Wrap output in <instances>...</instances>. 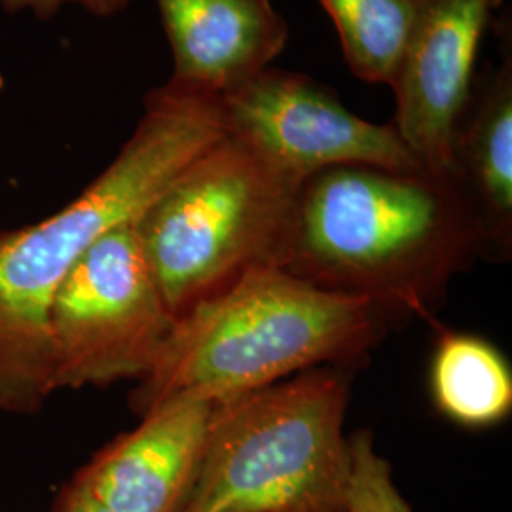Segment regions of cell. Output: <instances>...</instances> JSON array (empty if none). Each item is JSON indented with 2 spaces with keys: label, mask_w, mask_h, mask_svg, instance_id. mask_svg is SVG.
<instances>
[{
  "label": "cell",
  "mask_w": 512,
  "mask_h": 512,
  "mask_svg": "<svg viewBox=\"0 0 512 512\" xmlns=\"http://www.w3.org/2000/svg\"><path fill=\"white\" fill-rule=\"evenodd\" d=\"M52 512H112L99 499H95L86 488L69 480L55 495Z\"/></svg>",
  "instance_id": "obj_16"
},
{
  "label": "cell",
  "mask_w": 512,
  "mask_h": 512,
  "mask_svg": "<svg viewBox=\"0 0 512 512\" xmlns=\"http://www.w3.org/2000/svg\"><path fill=\"white\" fill-rule=\"evenodd\" d=\"M478 253V219L456 177L342 165L302 184L285 270L387 317L431 321Z\"/></svg>",
  "instance_id": "obj_2"
},
{
  "label": "cell",
  "mask_w": 512,
  "mask_h": 512,
  "mask_svg": "<svg viewBox=\"0 0 512 512\" xmlns=\"http://www.w3.org/2000/svg\"><path fill=\"white\" fill-rule=\"evenodd\" d=\"M173 54L169 82L213 95L270 69L289 42L272 0H154Z\"/></svg>",
  "instance_id": "obj_10"
},
{
  "label": "cell",
  "mask_w": 512,
  "mask_h": 512,
  "mask_svg": "<svg viewBox=\"0 0 512 512\" xmlns=\"http://www.w3.org/2000/svg\"><path fill=\"white\" fill-rule=\"evenodd\" d=\"M503 0H414L391 82L404 145L433 175L456 177L454 131L473 90L476 61Z\"/></svg>",
  "instance_id": "obj_8"
},
{
  "label": "cell",
  "mask_w": 512,
  "mask_h": 512,
  "mask_svg": "<svg viewBox=\"0 0 512 512\" xmlns=\"http://www.w3.org/2000/svg\"><path fill=\"white\" fill-rule=\"evenodd\" d=\"M302 184L226 133L135 224L175 317L255 268H287Z\"/></svg>",
  "instance_id": "obj_5"
},
{
  "label": "cell",
  "mask_w": 512,
  "mask_h": 512,
  "mask_svg": "<svg viewBox=\"0 0 512 512\" xmlns=\"http://www.w3.org/2000/svg\"><path fill=\"white\" fill-rule=\"evenodd\" d=\"M215 408L198 397L165 399L71 480L112 512H186L202 475Z\"/></svg>",
  "instance_id": "obj_9"
},
{
  "label": "cell",
  "mask_w": 512,
  "mask_h": 512,
  "mask_svg": "<svg viewBox=\"0 0 512 512\" xmlns=\"http://www.w3.org/2000/svg\"><path fill=\"white\" fill-rule=\"evenodd\" d=\"M497 65L476 73L454 131V169L475 209L482 253H505L512 241L511 33Z\"/></svg>",
  "instance_id": "obj_11"
},
{
  "label": "cell",
  "mask_w": 512,
  "mask_h": 512,
  "mask_svg": "<svg viewBox=\"0 0 512 512\" xmlns=\"http://www.w3.org/2000/svg\"><path fill=\"white\" fill-rule=\"evenodd\" d=\"M334 23L349 71L391 86L414 16V0H319Z\"/></svg>",
  "instance_id": "obj_13"
},
{
  "label": "cell",
  "mask_w": 512,
  "mask_h": 512,
  "mask_svg": "<svg viewBox=\"0 0 512 512\" xmlns=\"http://www.w3.org/2000/svg\"><path fill=\"white\" fill-rule=\"evenodd\" d=\"M348 380L304 370L217 404L186 512H348Z\"/></svg>",
  "instance_id": "obj_4"
},
{
  "label": "cell",
  "mask_w": 512,
  "mask_h": 512,
  "mask_svg": "<svg viewBox=\"0 0 512 512\" xmlns=\"http://www.w3.org/2000/svg\"><path fill=\"white\" fill-rule=\"evenodd\" d=\"M387 315L359 296L330 293L285 268H255L175 319L131 393L143 416L171 397L224 403L323 365L361 357Z\"/></svg>",
  "instance_id": "obj_3"
},
{
  "label": "cell",
  "mask_w": 512,
  "mask_h": 512,
  "mask_svg": "<svg viewBox=\"0 0 512 512\" xmlns=\"http://www.w3.org/2000/svg\"><path fill=\"white\" fill-rule=\"evenodd\" d=\"M228 133L219 95L175 82L148 92L128 141L73 202L0 234V410L37 414L54 395L48 313L63 277L93 243L137 224Z\"/></svg>",
  "instance_id": "obj_1"
},
{
  "label": "cell",
  "mask_w": 512,
  "mask_h": 512,
  "mask_svg": "<svg viewBox=\"0 0 512 512\" xmlns=\"http://www.w3.org/2000/svg\"><path fill=\"white\" fill-rule=\"evenodd\" d=\"M220 101L228 133L294 183L342 165L423 169L393 122L376 124L351 112L308 74L270 67Z\"/></svg>",
  "instance_id": "obj_7"
},
{
  "label": "cell",
  "mask_w": 512,
  "mask_h": 512,
  "mask_svg": "<svg viewBox=\"0 0 512 512\" xmlns=\"http://www.w3.org/2000/svg\"><path fill=\"white\" fill-rule=\"evenodd\" d=\"M131 0H0L8 12H33L40 18H52L65 6H78L97 18H110L124 12Z\"/></svg>",
  "instance_id": "obj_15"
},
{
  "label": "cell",
  "mask_w": 512,
  "mask_h": 512,
  "mask_svg": "<svg viewBox=\"0 0 512 512\" xmlns=\"http://www.w3.org/2000/svg\"><path fill=\"white\" fill-rule=\"evenodd\" d=\"M349 444L346 488L348 512H414L395 486L389 461L376 452L368 429L357 431Z\"/></svg>",
  "instance_id": "obj_14"
},
{
  "label": "cell",
  "mask_w": 512,
  "mask_h": 512,
  "mask_svg": "<svg viewBox=\"0 0 512 512\" xmlns=\"http://www.w3.org/2000/svg\"><path fill=\"white\" fill-rule=\"evenodd\" d=\"M431 393L446 418L490 427L511 414V366L484 338L444 332L431 363Z\"/></svg>",
  "instance_id": "obj_12"
},
{
  "label": "cell",
  "mask_w": 512,
  "mask_h": 512,
  "mask_svg": "<svg viewBox=\"0 0 512 512\" xmlns=\"http://www.w3.org/2000/svg\"><path fill=\"white\" fill-rule=\"evenodd\" d=\"M135 224L74 262L48 313L50 380L61 389L143 380L175 325Z\"/></svg>",
  "instance_id": "obj_6"
}]
</instances>
